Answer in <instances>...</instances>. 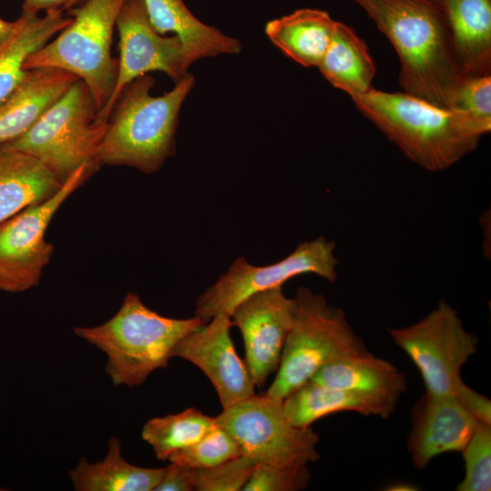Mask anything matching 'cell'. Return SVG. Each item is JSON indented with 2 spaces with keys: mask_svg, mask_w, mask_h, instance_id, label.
Wrapping results in <instances>:
<instances>
[{
  "mask_svg": "<svg viewBox=\"0 0 491 491\" xmlns=\"http://www.w3.org/2000/svg\"><path fill=\"white\" fill-rule=\"evenodd\" d=\"M352 1L366 12L395 47L405 93L451 109L466 75L456 63L450 29L438 0Z\"/></svg>",
  "mask_w": 491,
  "mask_h": 491,
  "instance_id": "1",
  "label": "cell"
},
{
  "mask_svg": "<svg viewBox=\"0 0 491 491\" xmlns=\"http://www.w3.org/2000/svg\"><path fill=\"white\" fill-rule=\"evenodd\" d=\"M356 108L419 166L446 169L473 151L491 123L406 93L373 87L352 98Z\"/></svg>",
  "mask_w": 491,
  "mask_h": 491,
  "instance_id": "2",
  "label": "cell"
},
{
  "mask_svg": "<svg viewBox=\"0 0 491 491\" xmlns=\"http://www.w3.org/2000/svg\"><path fill=\"white\" fill-rule=\"evenodd\" d=\"M154 83L144 75L123 89L107 120L98 155L101 165H127L152 174L174 154L179 111L194 77L186 73L159 96L151 94Z\"/></svg>",
  "mask_w": 491,
  "mask_h": 491,
  "instance_id": "3",
  "label": "cell"
},
{
  "mask_svg": "<svg viewBox=\"0 0 491 491\" xmlns=\"http://www.w3.org/2000/svg\"><path fill=\"white\" fill-rule=\"evenodd\" d=\"M205 324L195 316L186 319L163 316L129 292L109 320L95 326H77L74 332L106 356L105 371L115 386L132 387L165 367L176 344Z\"/></svg>",
  "mask_w": 491,
  "mask_h": 491,
  "instance_id": "4",
  "label": "cell"
},
{
  "mask_svg": "<svg viewBox=\"0 0 491 491\" xmlns=\"http://www.w3.org/2000/svg\"><path fill=\"white\" fill-rule=\"evenodd\" d=\"M295 313L276 376L265 393L284 400L325 365L369 352L349 325L345 312L319 294L299 287Z\"/></svg>",
  "mask_w": 491,
  "mask_h": 491,
  "instance_id": "5",
  "label": "cell"
},
{
  "mask_svg": "<svg viewBox=\"0 0 491 491\" xmlns=\"http://www.w3.org/2000/svg\"><path fill=\"white\" fill-rule=\"evenodd\" d=\"M124 0H82L59 35L31 54L25 69L57 68L83 81L100 111L115 85L118 60L111 55L116 18ZM98 111V112H99Z\"/></svg>",
  "mask_w": 491,
  "mask_h": 491,
  "instance_id": "6",
  "label": "cell"
},
{
  "mask_svg": "<svg viewBox=\"0 0 491 491\" xmlns=\"http://www.w3.org/2000/svg\"><path fill=\"white\" fill-rule=\"evenodd\" d=\"M98 111L78 79L25 133L0 146L37 158L63 183L82 165L95 172L107 124L97 118Z\"/></svg>",
  "mask_w": 491,
  "mask_h": 491,
  "instance_id": "7",
  "label": "cell"
},
{
  "mask_svg": "<svg viewBox=\"0 0 491 491\" xmlns=\"http://www.w3.org/2000/svg\"><path fill=\"white\" fill-rule=\"evenodd\" d=\"M216 424L239 445L243 455L256 464L274 466L307 465L319 459L318 434L298 427L286 418L283 400L254 395L215 416Z\"/></svg>",
  "mask_w": 491,
  "mask_h": 491,
  "instance_id": "8",
  "label": "cell"
},
{
  "mask_svg": "<svg viewBox=\"0 0 491 491\" xmlns=\"http://www.w3.org/2000/svg\"><path fill=\"white\" fill-rule=\"evenodd\" d=\"M388 333L417 367L426 393L455 396L463 382L461 368L477 347V337L466 330L456 309L441 300L416 323Z\"/></svg>",
  "mask_w": 491,
  "mask_h": 491,
  "instance_id": "9",
  "label": "cell"
},
{
  "mask_svg": "<svg viewBox=\"0 0 491 491\" xmlns=\"http://www.w3.org/2000/svg\"><path fill=\"white\" fill-rule=\"evenodd\" d=\"M335 247L334 242L317 237L299 244L290 255L268 266H252L239 257L197 298L195 316L207 323L216 315H231L234 308L248 296L282 286L289 279L304 274H316L335 283L338 263Z\"/></svg>",
  "mask_w": 491,
  "mask_h": 491,
  "instance_id": "10",
  "label": "cell"
},
{
  "mask_svg": "<svg viewBox=\"0 0 491 491\" xmlns=\"http://www.w3.org/2000/svg\"><path fill=\"white\" fill-rule=\"evenodd\" d=\"M95 173L82 165L45 201L0 223V291L20 293L36 286L54 252L46 229L64 202Z\"/></svg>",
  "mask_w": 491,
  "mask_h": 491,
  "instance_id": "11",
  "label": "cell"
},
{
  "mask_svg": "<svg viewBox=\"0 0 491 491\" xmlns=\"http://www.w3.org/2000/svg\"><path fill=\"white\" fill-rule=\"evenodd\" d=\"M115 26L119 34L118 72L112 95L97 113L107 123L123 89L139 76L161 71L177 82L187 72L185 52L176 35L164 36L152 25L142 0H124Z\"/></svg>",
  "mask_w": 491,
  "mask_h": 491,
  "instance_id": "12",
  "label": "cell"
},
{
  "mask_svg": "<svg viewBox=\"0 0 491 491\" xmlns=\"http://www.w3.org/2000/svg\"><path fill=\"white\" fill-rule=\"evenodd\" d=\"M294 313V297H287L282 286L256 293L232 311L231 319L241 332L246 365L256 386L263 387L277 370Z\"/></svg>",
  "mask_w": 491,
  "mask_h": 491,
  "instance_id": "13",
  "label": "cell"
},
{
  "mask_svg": "<svg viewBox=\"0 0 491 491\" xmlns=\"http://www.w3.org/2000/svg\"><path fill=\"white\" fill-rule=\"evenodd\" d=\"M208 322L183 337L171 356L185 359L201 369L225 409L254 396L256 386L232 341L231 316L219 314Z\"/></svg>",
  "mask_w": 491,
  "mask_h": 491,
  "instance_id": "14",
  "label": "cell"
},
{
  "mask_svg": "<svg viewBox=\"0 0 491 491\" xmlns=\"http://www.w3.org/2000/svg\"><path fill=\"white\" fill-rule=\"evenodd\" d=\"M477 424L455 396L424 393L413 407L406 442L415 467L424 469L442 454L461 452Z\"/></svg>",
  "mask_w": 491,
  "mask_h": 491,
  "instance_id": "15",
  "label": "cell"
},
{
  "mask_svg": "<svg viewBox=\"0 0 491 491\" xmlns=\"http://www.w3.org/2000/svg\"><path fill=\"white\" fill-rule=\"evenodd\" d=\"M77 80L62 69L27 70L19 85L0 102V145L25 133Z\"/></svg>",
  "mask_w": 491,
  "mask_h": 491,
  "instance_id": "16",
  "label": "cell"
},
{
  "mask_svg": "<svg viewBox=\"0 0 491 491\" xmlns=\"http://www.w3.org/2000/svg\"><path fill=\"white\" fill-rule=\"evenodd\" d=\"M452 37L456 63L464 75H489L491 0H438Z\"/></svg>",
  "mask_w": 491,
  "mask_h": 491,
  "instance_id": "17",
  "label": "cell"
},
{
  "mask_svg": "<svg viewBox=\"0 0 491 491\" xmlns=\"http://www.w3.org/2000/svg\"><path fill=\"white\" fill-rule=\"evenodd\" d=\"M153 27L160 34L172 32L182 42L186 66L201 58L235 55L240 42L195 17L183 0H142Z\"/></svg>",
  "mask_w": 491,
  "mask_h": 491,
  "instance_id": "18",
  "label": "cell"
},
{
  "mask_svg": "<svg viewBox=\"0 0 491 491\" xmlns=\"http://www.w3.org/2000/svg\"><path fill=\"white\" fill-rule=\"evenodd\" d=\"M310 380L395 403L407 388L403 373L370 352L328 363Z\"/></svg>",
  "mask_w": 491,
  "mask_h": 491,
  "instance_id": "19",
  "label": "cell"
},
{
  "mask_svg": "<svg viewBox=\"0 0 491 491\" xmlns=\"http://www.w3.org/2000/svg\"><path fill=\"white\" fill-rule=\"evenodd\" d=\"M62 185L37 158L0 146V223L45 201Z\"/></svg>",
  "mask_w": 491,
  "mask_h": 491,
  "instance_id": "20",
  "label": "cell"
},
{
  "mask_svg": "<svg viewBox=\"0 0 491 491\" xmlns=\"http://www.w3.org/2000/svg\"><path fill=\"white\" fill-rule=\"evenodd\" d=\"M396 403L309 380L283 400V410L294 426H311L316 420L343 411L386 418Z\"/></svg>",
  "mask_w": 491,
  "mask_h": 491,
  "instance_id": "21",
  "label": "cell"
},
{
  "mask_svg": "<svg viewBox=\"0 0 491 491\" xmlns=\"http://www.w3.org/2000/svg\"><path fill=\"white\" fill-rule=\"evenodd\" d=\"M337 21L322 10L303 8L269 21L266 34L286 55L304 66H318Z\"/></svg>",
  "mask_w": 491,
  "mask_h": 491,
  "instance_id": "22",
  "label": "cell"
},
{
  "mask_svg": "<svg viewBox=\"0 0 491 491\" xmlns=\"http://www.w3.org/2000/svg\"><path fill=\"white\" fill-rule=\"evenodd\" d=\"M72 17L63 10L45 12L44 16L22 13L14 34L0 45V102L19 85L27 70V57L44 46L57 33L66 27Z\"/></svg>",
  "mask_w": 491,
  "mask_h": 491,
  "instance_id": "23",
  "label": "cell"
},
{
  "mask_svg": "<svg viewBox=\"0 0 491 491\" xmlns=\"http://www.w3.org/2000/svg\"><path fill=\"white\" fill-rule=\"evenodd\" d=\"M164 469L130 464L122 455L119 438L111 437L102 461L90 464L81 457L69 477L76 491H154Z\"/></svg>",
  "mask_w": 491,
  "mask_h": 491,
  "instance_id": "24",
  "label": "cell"
},
{
  "mask_svg": "<svg viewBox=\"0 0 491 491\" xmlns=\"http://www.w3.org/2000/svg\"><path fill=\"white\" fill-rule=\"evenodd\" d=\"M318 69L335 87L354 98L372 88L375 63L365 42L344 23H336Z\"/></svg>",
  "mask_w": 491,
  "mask_h": 491,
  "instance_id": "25",
  "label": "cell"
},
{
  "mask_svg": "<svg viewBox=\"0 0 491 491\" xmlns=\"http://www.w3.org/2000/svg\"><path fill=\"white\" fill-rule=\"evenodd\" d=\"M216 426L215 416L190 407L177 414L148 420L141 436L152 446L155 456L165 461L171 454L195 444Z\"/></svg>",
  "mask_w": 491,
  "mask_h": 491,
  "instance_id": "26",
  "label": "cell"
},
{
  "mask_svg": "<svg viewBox=\"0 0 491 491\" xmlns=\"http://www.w3.org/2000/svg\"><path fill=\"white\" fill-rule=\"evenodd\" d=\"M243 456L233 436L218 425L195 444L168 457L170 463L193 469L208 468Z\"/></svg>",
  "mask_w": 491,
  "mask_h": 491,
  "instance_id": "27",
  "label": "cell"
},
{
  "mask_svg": "<svg viewBox=\"0 0 491 491\" xmlns=\"http://www.w3.org/2000/svg\"><path fill=\"white\" fill-rule=\"evenodd\" d=\"M465 476L457 491H489L491 489V425L481 421L461 451Z\"/></svg>",
  "mask_w": 491,
  "mask_h": 491,
  "instance_id": "28",
  "label": "cell"
},
{
  "mask_svg": "<svg viewBox=\"0 0 491 491\" xmlns=\"http://www.w3.org/2000/svg\"><path fill=\"white\" fill-rule=\"evenodd\" d=\"M256 465L255 460L243 455L212 467L195 469V491H240Z\"/></svg>",
  "mask_w": 491,
  "mask_h": 491,
  "instance_id": "29",
  "label": "cell"
},
{
  "mask_svg": "<svg viewBox=\"0 0 491 491\" xmlns=\"http://www.w3.org/2000/svg\"><path fill=\"white\" fill-rule=\"evenodd\" d=\"M311 480L307 465L274 466L256 464L242 490L244 491H298Z\"/></svg>",
  "mask_w": 491,
  "mask_h": 491,
  "instance_id": "30",
  "label": "cell"
},
{
  "mask_svg": "<svg viewBox=\"0 0 491 491\" xmlns=\"http://www.w3.org/2000/svg\"><path fill=\"white\" fill-rule=\"evenodd\" d=\"M451 110L491 123V75L466 76L456 91Z\"/></svg>",
  "mask_w": 491,
  "mask_h": 491,
  "instance_id": "31",
  "label": "cell"
},
{
  "mask_svg": "<svg viewBox=\"0 0 491 491\" xmlns=\"http://www.w3.org/2000/svg\"><path fill=\"white\" fill-rule=\"evenodd\" d=\"M195 490V470L174 463L164 469L163 476L154 491Z\"/></svg>",
  "mask_w": 491,
  "mask_h": 491,
  "instance_id": "32",
  "label": "cell"
},
{
  "mask_svg": "<svg viewBox=\"0 0 491 491\" xmlns=\"http://www.w3.org/2000/svg\"><path fill=\"white\" fill-rule=\"evenodd\" d=\"M455 396L478 421L491 425V401L485 396L466 386L459 384Z\"/></svg>",
  "mask_w": 491,
  "mask_h": 491,
  "instance_id": "33",
  "label": "cell"
},
{
  "mask_svg": "<svg viewBox=\"0 0 491 491\" xmlns=\"http://www.w3.org/2000/svg\"><path fill=\"white\" fill-rule=\"evenodd\" d=\"M81 1L82 0H24L22 13L37 15L41 10H45V12L58 9L64 10Z\"/></svg>",
  "mask_w": 491,
  "mask_h": 491,
  "instance_id": "34",
  "label": "cell"
},
{
  "mask_svg": "<svg viewBox=\"0 0 491 491\" xmlns=\"http://www.w3.org/2000/svg\"><path fill=\"white\" fill-rule=\"evenodd\" d=\"M17 25V20L7 22L0 18V45L14 34Z\"/></svg>",
  "mask_w": 491,
  "mask_h": 491,
  "instance_id": "35",
  "label": "cell"
},
{
  "mask_svg": "<svg viewBox=\"0 0 491 491\" xmlns=\"http://www.w3.org/2000/svg\"><path fill=\"white\" fill-rule=\"evenodd\" d=\"M390 488H386V490H397V491H410V490H416V486L409 485V484H397L389 486Z\"/></svg>",
  "mask_w": 491,
  "mask_h": 491,
  "instance_id": "36",
  "label": "cell"
}]
</instances>
